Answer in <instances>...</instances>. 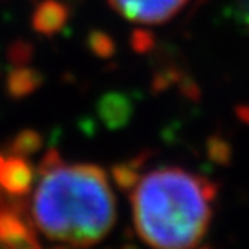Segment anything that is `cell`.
Returning <instances> with one entry per match:
<instances>
[{
    "instance_id": "1",
    "label": "cell",
    "mask_w": 249,
    "mask_h": 249,
    "mask_svg": "<svg viewBox=\"0 0 249 249\" xmlns=\"http://www.w3.org/2000/svg\"><path fill=\"white\" fill-rule=\"evenodd\" d=\"M28 218L47 241L85 249L99 244L116 222V199L101 166L64 163L49 151L33 180Z\"/></svg>"
},
{
    "instance_id": "2",
    "label": "cell",
    "mask_w": 249,
    "mask_h": 249,
    "mask_svg": "<svg viewBox=\"0 0 249 249\" xmlns=\"http://www.w3.org/2000/svg\"><path fill=\"white\" fill-rule=\"evenodd\" d=\"M132 214L139 237L152 249H194L211 222L214 185L183 168H154L137 178Z\"/></svg>"
},
{
    "instance_id": "3",
    "label": "cell",
    "mask_w": 249,
    "mask_h": 249,
    "mask_svg": "<svg viewBox=\"0 0 249 249\" xmlns=\"http://www.w3.org/2000/svg\"><path fill=\"white\" fill-rule=\"evenodd\" d=\"M109 5L139 24H161L175 18L189 0H107Z\"/></svg>"
},
{
    "instance_id": "4",
    "label": "cell",
    "mask_w": 249,
    "mask_h": 249,
    "mask_svg": "<svg viewBox=\"0 0 249 249\" xmlns=\"http://www.w3.org/2000/svg\"><path fill=\"white\" fill-rule=\"evenodd\" d=\"M70 7L61 0H42L31 14V26L43 36H52L66 26Z\"/></svg>"
},
{
    "instance_id": "5",
    "label": "cell",
    "mask_w": 249,
    "mask_h": 249,
    "mask_svg": "<svg viewBox=\"0 0 249 249\" xmlns=\"http://www.w3.org/2000/svg\"><path fill=\"white\" fill-rule=\"evenodd\" d=\"M43 82L38 70L31 66H14L5 78V89L12 99H23L33 93Z\"/></svg>"
},
{
    "instance_id": "6",
    "label": "cell",
    "mask_w": 249,
    "mask_h": 249,
    "mask_svg": "<svg viewBox=\"0 0 249 249\" xmlns=\"http://www.w3.org/2000/svg\"><path fill=\"white\" fill-rule=\"evenodd\" d=\"M99 113L104 118L106 123L116 126V124H123L126 121L128 114L132 113V106L124 93L111 92L106 93L99 101Z\"/></svg>"
},
{
    "instance_id": "7",
    "label": "cell",
    "mask_w": 249,
    "mask_h": 249,
    "mask_svg": "<svg viewBox=\"0 0 249 249\" xmlns=\"http://www.w3.org/2000/svg\"><path fill=\"white\" fill-rule=\"evenodd\" d=\"M85 42L89 51L99 59H111L116 54V42H114V38L102 30H90Z\"/></svg>"
},
{
    "instance_id": "8",
    "label": "cell",
    "mask_w": 249,
    "mask_h": 249,
    "mask_svg": "<svg viewBox=\"0 0 249 249\" xmlns=\"http://www.w3.org/2000/svg\"><path fill=\"white\" fill-rule=\"evenodd\" d=\"M35 55V47L26 40H14L7 47V61L12 66H28L33 61Z\"/></svg>"
},
{
    "instance_id": "9",
    "label": "cell",
    "mask_w": 249,
    "mask_h": 249,
    "mask_svg": "<svg viewBox=\"0 0 249 249\" xmlns=\"http://www.w3.org/2000/svg\"><path fill=\"white\" fill-rule=\"evenodd\" d=\"M156 45V36L151 30L135 28L130 35V47L135 54H149Z\"/></svg>"
},
{
    "instance_id": "10",
    "label": "cell",
    "mask_w": 249,
    "mask_h": 249,
    "mask_svg": "<svg viewBox=\"0 0 249 249\" xmlns=\"http://www.w3.org/2000/svg\"><path fill=\"white\" fill-rule=\"evenodd\" d=\"M232 11L237 21L249 26V0H232Z\"/></svg>"
}]
</instances>
